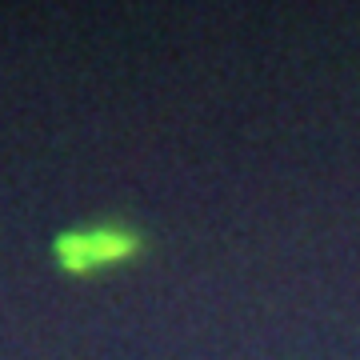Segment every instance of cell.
<instances>
[{"label": "cell", "instance_id": "1", "mask_svg": "<svg viewBox=\"0 0 360 360\" xmlns=\"http://www.w3.org/2000/svg\"><path fill=\"white\" fill-rule=\"evenodd\" d=\"M144 248H148V236L141 224H132L129 217H96L56 232L49 257L60 276L89 281V276H104V272L132 264Z\"/></svg>", "mask_w": 360, "mask_h": 360}]
</instances>
